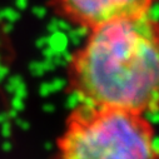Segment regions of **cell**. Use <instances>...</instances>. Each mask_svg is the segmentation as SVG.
Listing matches in <instances>:
<instances>
[{"label":"cell","mask_w":159,"mask_h":159,"mask_svg":"<svg viewBox=\"0 0 159 159\" xmlns=\"http://www.w3.org/2000/svg\"><path fill=\"white\" fill-rule=\"evenodd\" d=\"M78 103L147 115L159 110V21L149 14L88 31L66 66Z\"/></svg>","instance_id":"obj_1"},{"label":"cell","mask_w":159,"mask_h":159,"mask_svg":"<svg viewBox=\"0 0 159 159\" xmlns=\"http://www.w3.org/2000/svg\"><path fill=\"white\" fill-rule=\"evenodd\" d=\"M59 159H159L147 115L78 103L57 142Z\"/></svg>","instance_id":"obj_2"},{"label":"cell","mask_w":159,"mask_h":159,"mask_svg":"<svg viewBox=\"0 0 159 159\" xmlns=\"http://www.w3.org/2000/svg\"><path fill=\"white\" fill-rule=\"evenodd\" d=\"M157 0H52L54 11L88 31L100 25L149 14Z\"/></svg>","instance_id":"obj_3"}]
</instances>
